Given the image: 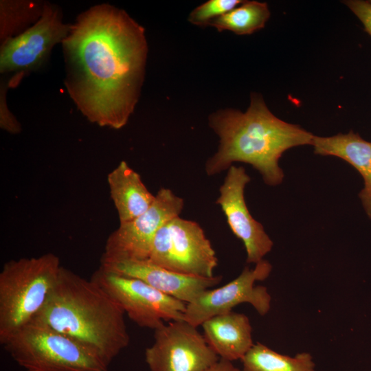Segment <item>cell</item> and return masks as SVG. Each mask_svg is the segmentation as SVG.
Masks as SVG:
<instances>
[{
  "mask_svg": "<svg viewBox=\"0 0 371 371\" xmlns=\"http://www.w3.org/2000/svg\"><path fill=\"white\" fill-rule=\"evenodd\" d=\"M201 326L206 341L220 359H242L254 346L247 316L230 311L205 320Z\"/></svg>",
  "mask_w": 371,
  "mask_h": 371,
  "instance_id": "obj_14",
  "label": "cell"
},
{
  "mask_svg": "<svg viewBox=\"0 0 371 371\" xmlns=\"http://www.w3.org/2000/svg\"></svg>",
  "mask_w": 371,
  "mask_h": 371,
  "instance_id": "obj_24",
  "label": "cell"
},
{
  "mask_svg": "<svg viewBox=\"0 0 371 371\" xmlns=\"http://www.w3.org/2000/svg\"><path fill=\"white\" fill-rule=\"evenodd\" d=\"M71 25L63 22L60 9L45 2L42 16L32 26L19 35L1 43L0 73L10 75L6 81L14 88L25 75L40 68L53 47L62 43Z\"/></svg>",
  "mask_w": 371,
  "mask_h": 371,
  "instance_id": "obj_7",
  "label": "cell"
},
{
  "mask_svg": "<svg viewBox=\"0 0 371 371\" xmlns=\"http://www.w3.org/2000/svg\"><path fill=\"white\" fill-rule=\"evenodd\" d=\"M241 0H209L195 8L189 14L188 21L197 26H207L216 19L241 4Z\"/></svg>",
  "mask_w": 371,
  "mask_h": 371,
  "instance_id": "obj_20",
  "label": "cell"
},
{
  "mask_svg": "<svg viewBox=\"0 0 371 371\" xmlns=\"http://www.w3.org/2000/svg\"><path fill=\"white\" fill-rule=\"evenodd\" d=\"M183 205L182 198L169 188H161L146 212L120 224L109 235L101 262L148 259L157 231L167 221L179 216Z\"/></svg>",
  "mask_w": 371,
  "mask_h": 371,
  "instance_id": "obj_9",
  "label": "cell"
},
{
  "mask_svg": "<svg viewBox=\"0 0 371 371\" xmlns=\"http://www.w3.org/2000/svg\"><path fill=\"white\" fill-rule=\"evenodd\" d=\"M185 320L171 321L155 330V341L145 350L150 371H204L220 358L203 335Z\"/></svg>",
  "mask_w": 371,
  "mask_h": 371,
  "instance_id": "obj_10",
  "label": "cell"
},
{
  "mask_svg": "<svg viewBox=\"0 0 371 371\" xmlns=\"http://www.w3.org/2000/svg\"><path fill=\"white\" fill-rule=\"evenodd\" d=\"M91 280L102 288L139 326L155 330L164 321L184 320L187 304L137 278L100 267Z\"/></svg>",
  "mask_w": 371,
  "mask_h": 371,
  "instance_id": "obj_8",
  "label": "cell"
},
{
  "mask_svg": "<svg viewBox=\"0 0 371 371\" xmlns=\"http://www.w3.org/2000/svg\"><path fill=\"white\" fill-rule=\"evenodd\" d=\"M1 345L27 371H108L109 366L92 350L34 320Z\"/></svg>",
  "mask_w": 371,
  "mask_h": 371,
  "instance_id": "obj_5",
  "label": "cell"
},
{
  "mask_svg": "<svg viewBox=\"0 0 371 371\" xmlns=\"http://www.w3.org/2000/svg\"><path fill=\"white\" fill-rule=\"evenodd\" d=\"M250 181L243 166H231L220 186L216 203L221 206L233 234L243 241L247 262L256 264L271 250L273 243L247 206L244 192Z\"/></svg>",
  "mask_w": 371,
  "mask_h": 371,
  "instance_id": "obj_12",
  "label": "cell"
},
{
  "mask_svg": "<svg viewBox=\"0 0 371 371\" xmlns=\"http://www.w3.org/2000/svg\"><path fill=\"white\" fill-rule=\"evenodd\" d=\"M270 17L267 3L244 1L238 6L214 20L210 25L218 32L227 30L238 35L251 34L263 28Z\"/></svg>",
  "mask_w": 371,
  "mask_h": 371,
  "instance_id": "obj_19",
  "label": "cell"
},
{
  "mask_svg": "<svg viewBox=\"0 0 371 371\" xmlns=\"http://www.w3.org/2000/svg\"><path fill=\"white\" fill-rule=\"evenodd\" d=\"M61 44L65 85L78 109L100 126H124L144 80V28L124 10L98 4L78 16Z\"/></svg>",
  "mask_w": 371,
  "mask_h": 371,
  "instance_id": "obj_1",
  "label": "cell"
},
{
  "mask_svg": "<svg viewBox=\"0 0 371 371\" xmlns=\"http://www.w3.org/2000/svg\"><path fill=\"white\" fill-rule=\"evenodd\" d=\"M100 267L111 272L141 280L186 304L222 280L221 276L203 278L181 274L160 267L148 259L101 262Z\"/></svg>",
  "mask_w": 371,
  "mask_h": 371,
  "instance_id": "obj_13",
  "label": "cell"
},
{
  "mask_svg": "<svg viewBox=\"0 0 371 371\" xmlns=\"http://www.w3.org/2000/svg\"><path fill=\"white\" fill-rule=\"evenodd\" d=\"M210 128L219 137L217 151L205 165L208 176L227 170L234 162L250 164L271 186L280 185L284 172L279 159L288 149L312 145L314 135L274 115L262 96L251 93L245 112L227 108L212 113Z\"/></svg>",
  "mask_w": 371,
  "mask_h": 371,
  "instance_id": "obj_2",
  "label": "cell"
},
{
  "mask_svg": "<svg viewBox=\"0 0 371 371\" xmlns=\"http://www.w3.org/2000/svg\"><path fill=\"white\" fill-rule=\"evenodd\" d=\"M204 371H241L232 361L220 359L216 363Z\"/></svg>",
  "mask_w": 371,
  "mask_h": 371,
  "instance_id": "obj_23",
  "label": "cell"
},
{
  "mask_svg": "<svg viewBox=\"0 0 371 371\" xmlns=\"http://www.w3.org/2000/svg\"><path fill=\"white\" fill-rule=\"evenodd\" d=\"M314 153L332 155L352 165L362 176L364 188L359 193L363 208L371 218V142L350 131L330 137L313 136Z\"/></svg>",
  "mask_w": 371,
  "mask_h": 371,
  "instance_id": "obj_15",
  "label": "cell"
},
{
  "mask_svg": "<svg viewBox=\"0 0 371 371\" xmlns=\"http://www.w3.org/2000/svg\"><path fill=\"white\" fill-rule=\"evenodd\" d=\"M8 89L7 82L1 80L0 86V126L2 130L11 134H18L21 131V126L8 107L6 93Z\"/></svg>",
  "mask_w": 371,
  "mask_h": 371,
  "instance_id": "obj_21",
  "label": "cell"
},
{
  "mask_svg": "<svg viewBox=\"0 0 371 371\" xmlns=\"http://www.w3.org/2000/svg\"><path fill=\"white\" fill-rule=\"evenodd\" d=\"M271 270V265L264 259L253 269L245 267L231 282L207 289L187 304L184 320L198 327L210 317L232 311L242 303L250 304L260 315H266L271 307V295L265 286H255V282L267 278Z\"/></svg>",
  "mask_w": 371,
  "mask_h": 371,
  "instance_id": "obj_11",
  "label": "cell"
},
{
  "mask_svg": "<svg viewBox=\"0 0 371 371\" xmlns=\"http://www.w3.org/2000/svg\"><path fill=\"white\" fill-rule=\"evenodd\" d=\"M62 266L47 253L3 265L0 272V343L32 322L55 288Z\"/></svg>",
  "mask_w": 371,
  "mask_h": 371,
  "instance_id": "obj_4",
  "label": "cell"
},
{
  "mask_svg": "<svg viewBox=\"0 0 371 371\" xmlns=\"http://www.w3.org/2000/svg\"><path fill=\"white\" fill-rule=\"evenodd\" d=\"M124 313L92 280L62 267L55 288L34 320L84 344L109 366L130 342Z\"/></svg>",
  "mask_w": 371,
  "mask_h": 371,
  "instance_id": "obj_3",
  "label": "cell"
},
{
  "mask_svg": "<svg viewBox=\"0 0 371 371\" xmlns=\"http://www.w3.org/2000/svg\"><path fill=\"white\" fill-rule=\"evenodd\" d=\"M148 260L184 275L212 278L218 258L199 224L179 216L167 221L157 232Z\"/></svg>",
  "mask_w": 371,
  "mask_h": 371,
  "instance_id": "obj_6",
  "label": "cell"
},
{
  "mask_svg": "<svg viewBox=\"0 0 371 371\" xmlns=\"http://www.w3.org/2000/svg\"><path fill=\"white\" fill-rule=\"evenodd\" d=\"M45 2L32 0L0 1V41L14 38L36 23Z\"/></svg>",
  "mask_w": 371,
  "mask_h": 371,
  "instance_id": "obj_18",
  "label": "cell"
},
{
  "mask_svg": "<svg viewBox=\"0 0 371 371\" xmlns=\"http://www.w3.org/2000/svg\"><path fill=\"white\" fill-rule=\"evenodd\" d=\"M111 198L120 224L129 222L146 212L155 200L140 175L122 161L107 176Z\"/></svg>",
  "mask_w": 371,
  "mask_h": 371,
  "instance_id": "obj_16",
  "label": "cell"
},
{
  "mask_svg": "<svg viewBox=\"0 0 371 371\" xmlns=\"http://www.w3.org/2000/svg\"><path fill=\"white\" fill-rule=\"evenodd\" d=\"M344 3L361 21L365 30L371 36V1L349 0Z\"/></svg>",
  "mask_w": 371,
  "mask_h": 371,
  "instance_id": "obj_22",
  "label": "cell"
},
{
  "mask_svg": "<svg viewBox=\"0 0 371 371\" xmlns=\"http://www.w3.org/2000/svg\"><path fill=\"white\" fill-rule=\"evenodd\" d=\"M241 361V371H316L311 354L304 352L290 357L260 343L254 344Z\"/></svg>",
  "mask_w": 371,
  "mask_h": 371,
  "instance_id": "obj_17",
  "label": "cell"
}]
</instances>
